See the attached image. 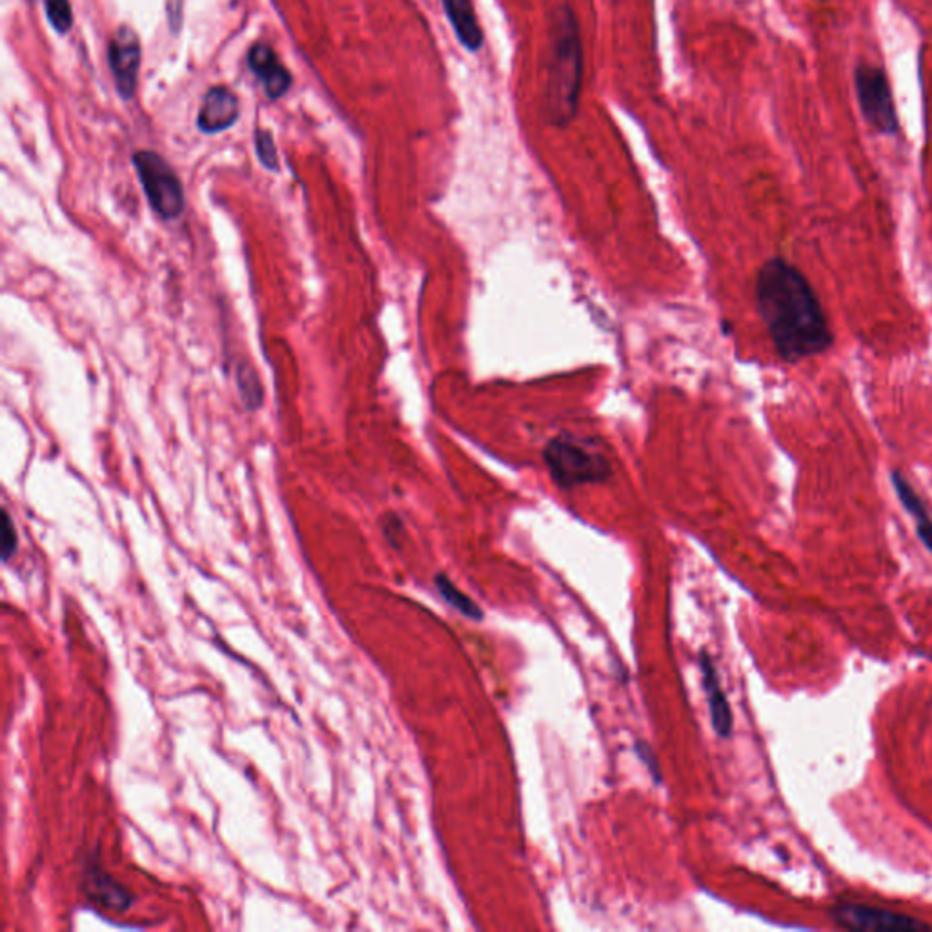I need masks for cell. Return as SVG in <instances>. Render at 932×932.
I'll return each mask as SVG.
<instances>
[{
	"instance_id": "12",
	"label": "cell",
	"mask_w": 932,
	"mask_h": 932,
	"mask_svg": "<svg viewBox=\"0 0 932 932\" xmlns=\"http://www.w3.org/2000/svg\"><path fill=\"white\" fill-rule=\"evenodd\" d=\"M443 8L461 45L468 51L481 50L485 35L473 0H443Z\"/></svg>"
},
{
	"instance_id": "20",
	"label": "cell",
	"mask_w": 932,
	"mask_h": 932,
	"mask_svg": "<svg viewBox=\"0 0 932 932\" xmlns=\"http://www.w3.org/2000/svg\"><path fill=\"white\" fill-rule=\"evenodd\" d=\"M384 538L389 539V543L395 549H400V538L403 534V522L397 516L387 517L383 525Z\"/></svg>"
},
{
	"instance_id": "11",
	"label": "cell",
	"mask_w": 932,
	"mask_h": 932,
	"mask_svg": "<svg viewBox=\"0 0 932 932\" xmlns=\"http://www.w3.org/2000/svg\"><path fill=\"white\" fill-rule=\"evenodd\" d=\"M84 891L88 894V898L97 905H102L105 909L126 910L128 909L134 896L124 891L108 872L95 863L88 861L86 863V872H84Z\"/></svg>"
},
{
	"instance_id": "19",
	"label": "cell",
	"mask_w": 932,
	"mask_h": 932,
	"mask_svg": "<svg viewBox=\"0 0 932 932\" xmlns=\"http://www.w3.org/2000/svg\"><path fill=\"white\" fill-rule=\"evenodd\" d=\"M634 750H636L639 760L643 761L645 767L649 769L650 774L654 777V782L661 783L660 763H658V758H655L654 752L650 749V745L647 741H638V744L634 745Z\"/></svg>"
},
{
	"instance_id": "2",
	"label": "cell",
	"mask_w": 932,
	"mask_h": 932,
	"mask_svg": "<svg viewBox=\"0 0 932 932\" xmlns=\"http://www.w3.org/2000/svg\"><path fill=\"white\" fill-rule=\"evenodd\" d=\"M547 111L555 126L572 123L579 106L582 84V42L576 13L568 4L555 8L550 17Z\"/></svg>"
},
{
	"instance_id": "4",
	"label": "cell",
	"mask_w": 932,
	"mask_h": 932,
	"mask_svg": "<svg viewBox=\"0 0 932 932\" xmlns=\"http://www.w3.org/2000/svg\"><path fill=\"white\" fill-rule=\"evenodd\" d=\"M132 161L151 210L164 221L181 217L186 208L183 183L167 159L156 151L140 150L135 151Z\"/></svg>"
},
{
	"instance_id": "17",
	"label": "cell",
	"mask_w": 932,
	"mask_h": 932,
	"mask_svg": "<svg viewBox=\"0 0 932 932\" xmlns=\"http://www.w3.org/2000/svg\"><path fill=\"white\" fill-rule=\"evenodd\" d=\"M256 151L262 167L267 168L268 172H279L278 148L273 143V137L268 130H257L256 132Z\"/></svg>"
},
{
	"instance_id": "15",
	"label": "cell",
	"mask_w": 932,
	"mask_h": 932,
	"mask_svg": "<svg viewBox=\"0 0 932 932\" xmlns=\"http://www.w3.org/2000/svg\"><path fill=\"white\" fill-rule=\"evenodd\" d=\"M436 589H438L439 596L443 598L444 603H449L454 611L459 612L468 620H473V622H483L485 614L479 609L478 603L470 600L465 592H461L446 574L436 576Z\"/></svg>"
},
{
	"instance_id": "6",
	"label": "cell",
	"mask_w": 932,
	"mask_h": 932,
	"mask_svg": "<svg viewBox=\"0 0 932 932\" xmlns=\"http://www.w3.org/2000/svg\"><path fill=\"white\" fill-rule=\"evenodd\" d=\"M833 920L839 927L850 929V931H920V929H931L929 923L916 920L912 916L860 904L838 905L833 910Z\"/></svg>"
},
{
	"instance_id": "1",
	"label": "cell",
	"mask_w": 932,
	"mask_h": 932,
	"mask_svg": "<svg viewBox=\"0 0 932 932\" xmlns=\"http://www.w3.org/2000/svg\"><path fill=\"white\" fill-rule=\"evenodd\" d=\"M755 299L783 361L798 363L820 356L833 346V328L812 284L783 257H772L758 270Z\"/></svg>"
},
{
	"instance_id": "8",
	"label": "cell",
	"mask_w": 932,
	"mask_h": 932,
	"mask_svg": "<svg viewBox=\"0 0 932 932\" xmlns=\"http://www.w3.org/2000/svg\"><path fill=\"white\" fill-rule=\"evenodd\" d=\"M240 116V100L237 95L226 86H213L208 89L200 105L197 116V128L203 134H219L232 128Z\"/></svg>"
},
{
	"instance_id": "7",
	"label": "cell",
	"mask_w": 932,
	"mask_h": 932,
	"mask_svg": "<svg viewBox=\"0 0 932 932\" xmlns=\"http://www.w3.org/2000/svg\"><path fill=\"white\" fill-rule=\"evenodd\" d=\"M108 62L121 99L130 100L137 88L140 66V40L134 28L121 26L108 48Z\"/></svg>"
},
{
	"instance_id": "10",
	"label": "cell",
	"mask_w": 932,
	"mask_h": 932,
	"mask_svg": "<svg viewBox=\"0 0 932 932\" xmlns=\"http://www.w3.org/2000/svg\"><path fill=\"white\" fill-rule=\"evenodd\" d=\"M699 671H701L703 687H706L707 698H709L707 701H709V711H711L712 727L720 738H731L734 727L733 711L728 706L727 696L723 692L716 665L707 652H701L699 655Z\"/></svg>"
},
{
	"instance_id": "16",
	"label": "cell",
	"mask_w": 932,
	"mask_h": 932,
	"mask_svg": "<svg viewBox=\"0 0 932 932\" xmlns=\"http://www.w3.org/2000/svg\"><path fill=\"white\" fill-rule=\"evenodd\" d=\"M46 17L59 34H68L72 29L73 13L68 0H46Z\"/></svg>"
},
{
	"instance_id": "13",
	"label": "cell",
	"mask_w": 932,
	"mask_h": 932,
	"mask_svg": "<svg viewBox=\"0 0 932 932\" xmlns=\"http://www.w3.org/2000/svg\"><path fill=\"white\" fill-rule=\"evenodd\" d=\"M891 483H893L894 490H896L899 503L915 519L916 534H918L921 543L925 544V549L929 552H932V519L929 517L925 503L921 501L920 495L916 494L915 489L910 487L904 474L898 473V470H894L891 474Z\"/></svg>"
},
{
	"instance_id": "14",
	"label": "cell",
	"mask_w": 932,
	"mask_h": 932,
	"mask_svg": "<svg viewBox=\"0 0 932 932\" xmlns=\"http://www.w3.org/2000/svg\"><path fill=\"white\" fill-rule=\"evenodd\" d=\"M235 383L241 401L248 412H257L265 403V390L256 368L248 361H241L235 370Z\"/></svg>"
},
{
	"instance_id": "5",
	"label": "cell",
	"mask_w": 932,
	"mask_h": 932,
	"mask_svg": "<svg viewBox=\"0 0 932 932\" xmlns=\"http://www.w3.org/2000/svg\"><path fill=\"white\" fill-rule=\"evenodd\" d=\"M855 81L858 102L867 123L880 134H896L899 126L898 113L882 68L860 64L856 68Z\"/></svg>"
},
{
	"instance_id": "9",
	"label": "cell",
	"mask_w": 932,
	"mask_h": 932,
	"mask_svg": "<svg viewBox=\"0 0 932 932\" xmlns=\"http://www.w3.org/2000/svg\"><path fill=\"white\" fill-rule=\"evenodd\" d=\"M246 62L252 72L256 73V77L261 78L262 88L270 99H281L289 91L292 86V75L281 64L270 46L262 42L252 46Z\"/></svg>"
},
{
	"instance_id": "3",
	"label": "cell",
	"mask_w": 932,
	"mask_h": 932,
	"mask_svg": "<svg viewBox=\"0 0 932 932\" xmlns=\"http://www.w3.org/2000/svg\"><path fill=\"white\" fill-rule=\"evenodd\" d=\"M543 457L550 478L563 490L605 483L612 478L611 461L590 439L560 433L547 443Z\"/></svg>"
},
{
	"instance_id": "18",
	"label": "cell",
	"mask_w": 932,
	"mask_h": 932,
	"mask_svg": "<svg viewBox=\"0 0 932 932\" xmlns=\"http://www.w3.org/2000/svg\"><path fill=\"white\" fill-rule=\"evenodd\" d=\"M19 547V534L10 512H2V561H10Z\"/></svg>"
}]
</instances>
